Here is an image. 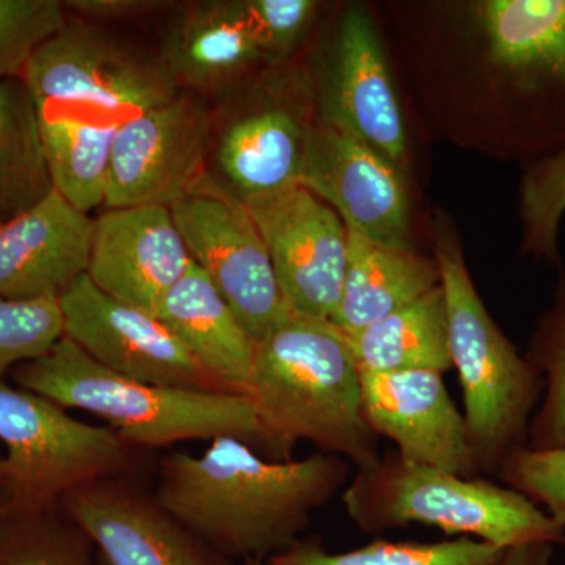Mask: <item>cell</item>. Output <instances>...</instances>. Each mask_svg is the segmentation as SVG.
Instances as JSON below:
<instances>
[{
	"instance_id": "6da1fadb",
	"label": "cell",
	"mask_w": 565,
	"mask_h": 565,
	"mask_svg": "<svg viewBox=\"0 0 565 565\" xmlns=\"http://www.w3.org/2000/svg\"><path fill=\"white\" fill-rule=\"evenodd\" d=\"M349 471L338 456L270 460L223 437L200 456L163 457L152 497L221 555L267 561L302 541L311 515L340 492Z\"/></svg>"
},
{
	"instance_id": "7a4b0ae2",
	"label": "cell",
	"mask_w": 565,
	"mask_h": 565,
	"mask_svg": "<svg viewBox=\"0 0 565 565\" xmlns=\"http://www.w3.org/2000/svg\"><path fill=\"white\" fill-rule=\"evenodd\" d=\"M245 394L288 455L303 440L356 470L382 459L364 416L362 373L348 338L330 321L289 313L256 343Z\"/></svg>"
},
{
	"instance_id": "3957f363",
	"label": "cell",
	"mask_w": 565,
	"mask_h": 565,
	"mask_svg": "<svg viewBox=\"0 0 565 565\" xmlns=\"http://www.w3.org/2000/svg\"><path fill=\"white\" fill-rule=\"evenodd\" d=\"M20 388L61 407L99 416L132 448L237 438L270 460H289L259 422L247 394L143 384L107 370L63 337L50 352L13 371Z\"/></svg>"
},
{
	"instance_id": "277c9868",
	"label": "cell",
	"mask_w": 565,
	"mask_h": 565,
	"mask_svg": "<svg viewBox=\"0 0 565 565\" xmlns=\"http://www.w3.org/2000/svg\"><path fill=\"white\" fill-rule=\"evenodd\" d=\"M21 79L41 126L110 145L122 125L181 92L159 54L84 20L43 41Z\"/></svg>"
},
{
	"instance_id": "5b68a950",
	"label": "cell",
	"mask_w": 565,
	"mask_h": 565,
	"mask_svg": "<svg viewBox=\"0 0 565 565\" xmlns=\"http://www.w3.org/2000/svg\"><path fill=\"white\" fill-rule=\"evenodd\" d=\"M343 503L366 533L416 523L503 550L535 542L563 544L565 537L563 526L511 487L407 462L396 451L367 470H356Z\"/></svg>"
},
{
	"instance_id": "8992f818",
	"label": "cell",
	"mask_w": 565,
	"mask_h": 565,
	"mask_svg": "<svg viewBox=\"0 0 565 565\" xmlns=\"http://www.w3.org/2000/svg\"><path fill=\"white\" fill-rule=\"evenodd\" d=\"M435 259L476 470L498 475L505 457L527 445L531 415L544 392V379L487 311L452 234L437 233Z\"/></svg>"
},
{
	"instance_id": "52a82bcc",
	"label": "cell",
	"mask_w": 565,
	"mask_h": 565,
	"mask_svg": "<svg viewBox=\"0 0 565 565\" xmlns=\"http://www.w3.org/2000/svg\"><path fill=\"white\" fill-rule=\"evenodd\" d=\"M0 441L7 448L0 514L61 508L73 490L128 473L137 460V449L110 427L79 422L40 394L3 384Z\"/></svg>"
},
{
	"instance_id": "ba28073f",
	"label": "cell",
	"mask_w": 565,
	"mask_h": 565,
	"mask_svg": "<svg viewBox=\"0 0 565 565\" xmlns=\"http://www.w3.org/2000/svg\"><path fill=\"white\" fill-rule=\"evenodd\" d=\"M170 211L191 262L207 275L256 343L288 318L291 311L244 200L207 172Z\"/></svg>"
},
{
	"instance_id": "9c48e42d",
	"label": "cell",
	"mask_w": 565,
	"mask_h": 565,
	"mask_svg": "<svg viewBox=\"0 0 565 565\" xmlns=\"http://www.w3.org/2000/svg\"><path fill=\"white\" fill-rule=\"evenodd\" d=\"M212 110L181 90L122 125L111 143L106 210L172 207L210 172Z\"/></svg>"
},
{
	"instance_id": "30bf717a",
	"label": "cell",
	"mask_w": 565,
	"mask_h": 565,
	"mask_svg": "<svg viewBox=\"0 0 565 565\" xmlns=\"http://www.w3.org/2000/svg\"><path fill=\"white\" fill-rule=\"evenodd\" d=\"M244 203L262 233L288 310L330 321L348 266V228L340 215L300 184Z\"/></svg>"
},
{
	"instance_id": "8fae6325",
	"label": "cell",
	"mask_w": 565,
	"mask_h": 565,
	"mask_svg": "<svg viewBox=\"0 0 565 565\" xmlns=\"http://www.w3.org/2000/svg\"><path fill=\"white\" fill-rule=\"evenodd\" d=\"M256 95L212 114L218 182L241 200L299 184L315 125L302 81H275Z\"/></svg>"
},
{
	"instance_id": "7c38bea8",
	"label": "cell",
	"mask_w": 565,
	"mask_h": 565,
	"mask_svg": "<svg viewBox=\"0 0 565 565\" xmlns=\"http://www.w3.org/2000/svg\"><path fill=\"white\" fill-rule=\"evenodd\" d=\"M58 303L63 337L115 374L143 384L226 392L154 315L99 291L87 275Z\"/></svg>"
},
{
	"instance_id": "4fadbf2b",
	"label": "cell",
	"mask_w": 565,
	"mask_h": 565,
	"mask_svg": "<svg viewBox=\"0 0 565 565\" xmlns=\"http://www.w3.org/2000/svg\"><path fill=\"white\" fill-rule=\"evenodd\" d=\"M300 185L366 239L412 250L411 203L399 167L333 122L311 128Z\"/></svg>"
},
{
	"instance_id": "5bb4252c",
	"label": "cell",
	"mask_w": 565,
	"mask_h": 565,
	"mask_svg": "<svg viewBox=\"0 0 565 565\" xmlns=\"http://www.w3.org/2000/svg\"><path fill=\"white\" fill-rule=\"evenodd\" d=\"M61 509L92 539L99 565H234L122 476L73 490Z\"/></svg>"
},
{
	"instance_id": "9a60e30c",
	"label": "cell",
	"mask_w": 565,
	"mask_h": 565,
	"mask_svg": "<svg viewBox=\"0 0 565 565\" xmlns=\"http://www.w3.org/2000/svg\"><path fill=\"white\" fill-rule=\"evenodd\" d=\"M479 20L490 62L526 104L530 128L565 132V0H487Z\"/></svg>"
},
{
	"instance_id": "2e32d148",
	"label": "cell",
	"mask_w": 565,
	"mask_h": 565,
	"mask_svg": "<svg viewBox=\"0 0 565 565\" xmlns=\"http://www.w3.org/2000/svg\"><path fill=\"white\" fill-rule=\"evenodd\" d=\"M362 396L371 429L390 438L404 460L476 478L463 414L452 403L441 374L362 373Z\"/></svg>"
},
{
	"instance_id": "e0dca14e",
	"label": "cell",
	"mask_w": 565,
	"mask_h": 565,
	"mask_svg": "<svg viewBox=\"0 0 565 565\" xmlns=\"http://www.w3.org/2000/svg\"><path fill=\"white\" fill-rule=\"evenodd\" d=\"M189 264L191 256L169 207H111L93 218L85 275L122 303L154 315Z\"/></svg>"
},
{
	"instance_id": "ac0fdd59",
	"label": "cell",
	"mask_w": 565,
	"mask_h": 565,
	"mask_svg": "<svg viewBox=\"0 0 565 565\" xmlns=\"http://www.w3.org/2000/svg\"><path fill=\"white\" fill-rule=\"evenodd\" d=\"M319 118L370 145L399 169L403 166L407 156L403 111L381 41L362 10L349 11L341 22Z\"/></svg>"
},
{
	"instance_id": "d6986e66",
	"label": "cell",
	"mask_w": 565,
	"mask_h": 565,
	"mask_svg": "<svg viewBox=\"0 0 565 565\" xmlns=\"http://www.w3.org/2000/svg\"><path fill=\"white\" fill-rule=\"evenodd\" d=\"M93 218L54 191L0 226V297H61L87 274Z\"/></svg>"
},
{
	"instance_id": "ffe728a7",
	"label": "cell",
	"mask_w": 565,
	"mask_h": 565,
	"mask_svg": "<svg viewBox=\"0 0 565 565\" xmlns=\"http://www.w3.org/2000/svg\"><path fill=\"white\" fill-rule=\"evenodd\" d=\"M159 57L181 90L230 95L255 66L266 63L239 0H204L174 14Z\"/></svg>"
},
{
	"instance_id": "44dd1931",
	"label": "cell",
	"mask_w": 565,
	"mask_h": 565,
	"mask_svg": "<svg viewBox=\"0 0 565 565\" xmlns=\"http://www.w3.org/2000/svg\"><path fill=\"white\" fill-rule=\"evenodd\" d=\"M154 316L223 390L245 394L256 341L199 266L189 264Z\"/></svg>"
},
{
	"instance_id": "7402d4cb",
	"label": "cell",
	"mask_w": 565,
	"mask_h": 565,
	"mask_svg": "<svg viewBox=\"0 0 565 565\" xmlns=\"http://www.w3.org/2000/svg\"><path fill=\"white\" fill-rule=\"evenodd\" d=\"M435 258L390 248L348 228L343 292L330 322L352 334L440 285Z\"/></svg>"
},
{
	"instance_id": "603a6c76",
	"label": "cell",
	"mask_w": 565,
	"mask_h": 565,
	"mask_svg": "<svg viewBox=\"0 0 565 565\" xmlns=\"http://www.w3.org/2000/svg\"><path fill=\"white\" fill-rule=\"evenodd\" d=\"M345 338L360 373L433 371L444 375L452 367L441 282Z\"/></svg>"
},
{
	"instance_id": "cb8c5ba5",
	"label": "cell",
	"mask_w": 565,
	"mask_h": 565,
	"mask_svg": "<svg viewBox=\"0 0 565 565\" xmlns=\"http://www.w3.org/2000/svg\"><path fill=\"white\" fill-rule=\"evenodd\" d=\"M54 191L31 92L21 77L0 81V226Z\"/></svg>"
},
{
	"instance_id": "d4e9b609",
	"label": "cell",
	"mask_w": 565,
	"mask_h": 565,
	"mask_svg": "<svg viewBox=\"0 0 565 565\" xmlns=\"http://www.w3.org/2000/svg\"><path fill=\"white\" fill-rule=\"evenodd\" d=\"M504 550L470 537L437 544L375 541L352 552H327L319 542L299 541L267 565H497Z\"/></svg>"
},
{
	"instance_id": "484cf974",
	"label": "cell",
	"mask_w": 565,
	"mask_h": 565,
	"mask_svg": "<svg viewBox=\"0 0 565 565\" xmlns=\"http://www.w3.org/2000/svg\"><path fill=\"white\" fill-rule=\"evenodd\" d=\"M95 545L61 508L0 514V565H99Z\"/></svg>"
},
{
	"instance_id": "4316f807",
	"label": "cell",
	"mask_w": 565,
	"mask_h": 565,
	"mask_svg": "<svg viewBox=\"0 0 565 565\" xmlns=\"http://www.w3.org/2000/svg\"><path fill=\"white\" fill-rule=\"evenodd\" d=\"M526 359L544 379V403L531 418L527 445L533 449L565 446V278L555 302L539 319Z\"/></svg>"
},
{
	"instance_id": "83f0119b",
	"label": "cell",
	"mask_w": 565,
	"mask_h": 565,
	"mask_svg": "<svg viewBox=\"0 0 565 565\" xmlns=\"http://www.w3.org/2000/svg\"><path fill=\"white\" fill-rule=\"evenodd\" d=\"M565 214V151L531 162L520 185L522 250L559 263V225Z\"/></svg>"
},
{
	"instance_id": "f1b7e54d",
	"label": "cell",
	"mask_w": 565,
	"mask_h": 565,
	"mask_svg": "<svg viewBox=\"0 0 565 565\" xmlns=\"http://www.w3.org/2000/svg\"><path fill=\"white\" fill-rule=\"evenodd\" d=\"M63 334L57 297L39 300L0 297V377L50 352Z\"/></svg>"
},
{
	"instance_id": "f546056e",
	"label": "cell",
	"mask_w": 565,
	"mask_h": 565,
	"mask_svg": "<svg viewBox=\"0 0 565 565\" xmlns=\"http://www.w3.org/2000/svg\"><path fill=\"white\" fill-rule=\"evenodd\" d=\"M66 21L57 0H0V81L21 77L36 47Z\"/></svg>"
},
{
	"instance_id": "4dcf8cb0",
	"label": "cell",
	"mask_w": 565,
	"mask_h": 565,
	"mask_svg": "<svg viewBox=\"0 0 565 565\" xmlns=\"http://www.w3.org/2000/svg\"><path fill=\"white\" fill-rule=\"evenodd\" d=\"M498 476L505 486L542 505L565 530V446L557 449L522 446L505 457Z\"/></svg>"
},
{
	"instance_id": "1f68e13d",
	"label": "cell",
	"mask_w": 565,
	"mask_h": 565,
	"mask_svg": "<svg viewBox=\"0 0 565 565\" xmlns=\"http://www.w3.org/2000/svg\"><path fill=\"white\" fill-rule=\"evenodd\" d=\"M266 63H278L302 41L315 20L311 0H239Z\"/></svg>"
},
{
	"instance_id": "d6a6232c",
	"label": "cell",
	"mask_w": 565,
	"mask_h": 565,
	"mask_svg": "<svg viewBox=\"0 0 565 565\" xmlns=\"http://www.w3.org/2000/svg\"><path fill=\"white\" fill-rule=\"evenodd\" d=\"M166 2L158 0H71L65 10L76 11L85 21H126L161 10Z\"/></svg>"
},
{
	"instance_id": "836d02e7",
	"label": "cell",
	"mask_w": 565,
	"mask_h": 565,
	"mask_svg": "<svg viewBox=\"0 0 565 565\" xmlns=\"http://www.w3.org/2000/svg\"><path fill=\"white\" fill-rule=\"evenodd\" d=\"M553 545L544 542L505 548L497 565H553Z\"/></svg>"
},
{
	"instance_id": "e575fe53",
	"label": "cell",
	"mask_w": 565,
	"mask_h": 565,
	"mask_svg": "<svg viewBox=\"0 0 565 565\" xmlns=\"http://www.w3.org/2000/svg\"><path fill=\"white\" fill-rule=\"evenodd\" d=\"M6 479H7L6 457H0V497H2L3 487H6Z\"/></svg>"
},
{
	"instance_id": "d590c367",
	"label": "cell",
	"mask_w": 565,
	"mask_h": 565,
	"mask_svg": "<svg viewBox=\"0 0 565 565\" xmlns=\"http://www.w3.org/2000/svg\"><path fill=\"white\" fill-rule=\"evenodd\" d=\"M243 565H267V564H266V561H262V559H247V561H244Z\"/></svg>"
},
{
	"instance_id": "8d00e7d4",
	"label": "cell",
	"mask_w": 565,
	"mask_h": 565,
	"mask_svg": "<svg viewBox=\"0 0 565 565\" xmlns=\"http://www.w3.org/2000/svg\"><path fill=\"white\" fill-rule=\"evenodd\" d=\"M563 544L565 545V537H564Z\"/></svg>"
}]
</instances>
